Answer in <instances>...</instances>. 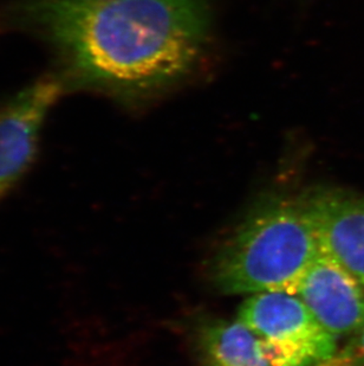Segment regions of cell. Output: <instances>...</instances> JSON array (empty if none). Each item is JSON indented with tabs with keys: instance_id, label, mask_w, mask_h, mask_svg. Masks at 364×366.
I'll use <instances>...</instances> for the list:
<instances>
[{
	"instance_id": "obj_1",
	"label": "cell",
	"mask_w": 364,
	"mask_h": 366,
	"mask_svg": "<svg viewBox=\"0 0 364 366\" xmlns=\"http://www.w3.org/2000/svg\"><path fill=\"white\" fill-rule=\"evenodd\" d=\"M14 10L59 56L66 86L123 101L182 80L210 35L203 0H21Z\"/></svg>"
},
{
	"instance_id": "obj_2",
	"label": "cell",
	"mask_w": 364,
	"mask_h": 366,
	"mask_svg": "<svg viewBox=\"0 0 364 366\" xmlns=\"http://www.w3.org/2000/svg\"><path fill=\"white\" fill-rule=\"evenodd\" d=\"M320 250L309 194L277 199L259 207L223 242L211 277L225 293L293 294Z\"/></svg>"
},
{
	"instance_id": "obj_3",
	"label": "cell",
	"mask_w": 364,
	"mask_h": 366,
	"mask_svg": "<svg viewBox=\"0 0 364 366\" xmlns=\"http://www.w3.org/2000/svg\"><path fill=\"white\" fill-rule=\"evenodd\" d=\"M238 320L257 335L272 366H317L337 351V337L295 294H253L241 305Z\"/></svg>"
},
{
	"instance_id": "obj_4",
	"label": "cell",
	"mask_w": 364,
	"mask_h": 366,
	"mask_svg": "<svg viewBox=\"0 0 364 366\" xmlns=\"http://www.w3.org/2000/svg\"><path fill=\"white\" fill-rule=\"evenodd\" d=\"M66 86L61 75H46L0 104V203L35 164L45 120Z\"/></svg>"
},
{
	"instance_id": "obj_5",
	"label": "cell",
	"mask_w": 364,
	"mask_h": 366,
	"mask_svg": "<svg viewBox=\"0 0 364 366\" xmlns=\"http://www.w3.org/2000/svg\"><path fill=\"white\" fill-rule=\"evenodd\" d=\"M335 337L364 326V288L329 252L320 250L293 292Z\"/></svg>"
},
{
	"instance_id": "obj_6",
	"label": "cell",
	"mask_w": 364,
	"mask_h": 366,
	"mask_svg": "<svg viewBox=\"0 0 364 366\" xmlns=\"http://www.w3.org/2000/svg\"><path fill=\"white\" fill-rule=\"evenodd\" d=\"M309 197L320 244L364 288V194L325 190Z\"/></svg>"
},
{
	"instance_id": "obj_7",
	"label": "cell",
	"mask_w": 364,
	"mask_h": 366,
	"mask_svg": "<svg viewBox=\"0 0 364 366\" xmlns=\"http://www.w3.org/2000/svg\"><path fill=\"white\" fill-rule=\"evenodd\" d=\"M198 349L205 366H272L257 335L238 319L205 324L198 335Z\"/></svg>"
},
{
	"instance_id": "obj_8",
	"label": "cell",
	"mask_w": 364,
	"mask_h": 366,
	"mask_svg": "<svg viewBox=\"0 0 364 366\" xmlns=\"http://www.w3.org/2000/svg\"><path fill=\"white\" fill-rule=\"evenodd\" d=\"M317 366H364V326L343 349Z\"/></svg>"
}]
</instances>
